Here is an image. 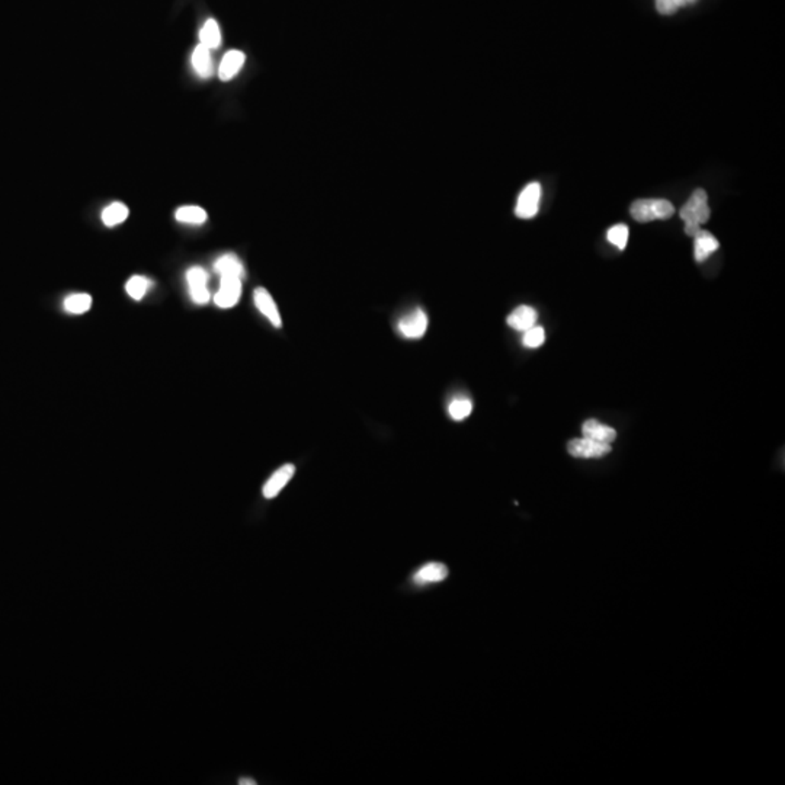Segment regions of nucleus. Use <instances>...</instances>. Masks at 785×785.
I'll list each match as a JSON object with an SVG mask.
<instances>
[{"label": "nucleus", "instance_id": "nucleus-1", "mask_svg": "<svg viewBox=\"0 0 785 785\" xmlns=\"http://www.w3.org/2000/svg\"><path fill=\"white\" fill-rule=\"evenodd\" d=\"M680 216L685 223V233L694 237L701 230V224L707 223L711 216L708 197L704 189L694 191V194L689 197L685 205L681 208Z\"/></svg>", "mask_w": 785, "mask_h": 785}, {"label": "nucleus", "instance_id": "nucleus-2", "mask_svg": "<svg viewBox=\"0 0 785 785\" xmlns=\"http://www.w3.org/2000/svg\"><path fill=\"white\" fill-rule=\"evenodd\" d=\"M632 217L638 223H649L654 220H668L673 216L675 208L666 199H637L633 202Z\"/></svg>", "mask_w": 785, "mask_h": 785}, {"label": "nucleus", "instance_id": "nucleus-3", "mask_svg": "<svg viewBox=\"0 0 785 785\" xmlns=\"http://www.w3.org/2000/svg\"><path fill=\"white\" fill-rule=\"evenodd\" d=\"M567 453L575 458H602L611 453V445L582 436L567 444Z\"/></svg>", "mask_w": 785, "mask_h": 785}, {"label": "nucleus", "instance_id": "nucleus-4", "mask_svg": "<svg viewBox=\"0 0 785 785\" xmlns=\"http://www.w3.org/2000/svg\"><path fill=\"white\" fill-rule=\"evenodd\" d=\"M540 199H541V185L537 182H532L522 189L519 194L515 214L516 217L528 220L537 216L540 208Z\"/></svg>", "mask_w": 785, "mask_h": 785}, {"label": "nucleus", "instance_id": "nucleus-5", "mask_svg": "<svg viewBox=\"0 0 785 785\" xmlns=\"http://www.w3.org/2000/svg\"><path fill=\"white\" fill-rule=\"evenodd\" d=\"M427 316L422 308H414V310L406 316H403L399 323L397 329L400 335L406 339H421L427 330Z\"/></svg>", "mask_w": 785, "mask_h": 785}, {"label": "nucleus", "instance_id": "nucleus-6", "mask_svg": "<svg viewBox=\"0 0 785 785\" xmlns=\"http://www.w3.org/2000/svg\"><path fill=\"white\" fill-rule=\"evenodd\" d=\"M220 290L214 297V303L220 308H232L240 300L242 278L239 277H220Z\"/></svg>", "mask_w": 785, "mask_h": 785}, {"label": "nucleus", "instance_id": "nucleus-7", "mask_svg": "<svg viewBox=\"0 0 785 785\" xmlns=\"http://www.w3.org/2000/svg\"><path fill=\"white\" fill-rule=\"evenodd\" d=\"M186 281L192 301L199 306L207 304L210 301V291L207 288L208 284L207 271L199 266H194L186 272Z\"/></svg>", "mask_w": 785, "mask_h": 785}, {"label": "nucleus", "instance_id": "nucleus-8", "mask_svg": "<svg viewBox=\"0 0 785 785\" xmlns=\"http://www.w3.org/2000/svg\"><path fill=\"white\" fill-rule=\"evenodd\" d=\"M253 301L258 310L264 314L269 322L272 323V326L275 327H281L282 326V320H281V314L278 310V306L273 301L272 295L268 292V290L265 288H256L253 292Z\"/></svg>", "mask_w": 785, "mask_h": 785}, {"label": "nucleus", "instance_id": "nucleus-9", "mask_svg": "<svg viewBox=\"0 0 785 785\" xmlns=\"http://www.w3.org/2000/svg\"><path fill=\"white\" fill-rule=\"evenodd\" d=\"M295 473V467L292 464H285L281 469H278L275 473H273L269 480L264 484V489H262V493L266 499H273L277 497L281 490L284 489L285 486L288 484V482L292 479V475Z\"/></svg>", "mask_w": 785, "mask_h": 785}, {"label": "nucleus", "instance_id": "nucleus-10", "mask_svg": "<svg viewBox=\"0 0 785 785\" xmlns=\"http://www.w3.org/2000/svg\"><path fill=\"white\" fill-rule=\"evenodd\" d=\"M537 319H538V313L535 308L529 307V306H519L516 307L515 310L508 316V326L512 327L514 330L518 332H527L528 329L534 327L535 323H537Z\"/></svg>", "mask_w": 785, "mask_h": 785}, {"label": "nucleus", "instance_id": "nucleus-11", "mask_svg": "<svg viewBox=\"0 0 785 785\" xmlns=\"http://www.w3.org/2000/svg\"><path fill=\"white\" fill-rule=\"evenodd\" d=\"M582 435H584L585 438L593 439V441H598L602 444H610V445L616 439V431L614 429V427L599 423L598 421H595V419H589L584 423V426H582Z\"/></svg>", "mask_w": 785, "mask_h": 785}, {"label": "nucleus", "instance_id": "nucleus-12", "mask_svg": "<svg viewBox=\"0 0 785 785\" xmlns=\"http://www.w3.org/2000/svg\"><path fill=\"white\" fill-rule=\"evenodd\" d=\"M245 60H246L245 53L239 50H230L229 53H225L219 67V77L223 82L232 80L242 70Z\"/></svg>", "mask_w": 785, "mask_h": 785}, {"label": "nucleus", "instance_id": "nucleus-13", "mask_svg": "<svg viewBox=\"0 0 785 785\" xmlns=\"http://www.w3.org/2000/svg\"><path fill=\"white\" fill-rule=\"evenodd\" d=\"M447 576H448V569L445 564L427 563L413 575V582L416 585L438 584V582H443Z\"/></svg>", "mask_w": 785, "mask_h": 785}, {"label": "nucleus", "instance_id": "nucleus-14", "mask_svg": "<svg viewBox=\"0 0 785 785\" xmlns=\"http://www.w3.org/2000/svg\"><path fill=\"white\" fill-rule=\"evenodd\" d=\"M694 256L697 262H704L719 249V242L714 236L707 230H699L694 236Z\"/></svg>", "mask_w": 785, "mask_h": 785}, {"label": "nucleus", "instance_id": "nucleus-15", "mask_svg": "<svg viewBox=\"0 0 785 785\" xmlns=\"http://www.w3.org/2000/svg\"><path fill=\"white\" fill-rule=\"evenodd\" d=\"M191 63H192L195 73L199 77L208 79L212 76L214 63H212V57H211V50H208L207 47H204L202 44L195 47V50H194L192 57H191Z\"/></svg>", "mask_w": 785, "mask_h": 785}, {"label": "nucleus", "instance_id": "nucleus-16", "mask_svg": "<svg viewBox=\"0 0 785 785\" xmlns=\"http://www.w3.org/2000/svg\"><path fill=\"white\" fill-rule=\"evenodd\" d=\"M214 269H216L220 277H239L242 279L245 277L243 264L233 253H225L220 256L216 260V264H214Z\"/></svg>", "mask_w": 785, "mask_h": 785}, {"label": "nucleus", "instance_id": "nucleus-17", "mask_svg": "<svg viewBox=\"0 0 785 785\" xmlns=\"http://www.w3.org/2000/svg\"><path fill=\"white\" fill-rule=\"evenodd\" d=\"M199 44L208 50H216L221 45V31L216 19H208L199 31Z\"/></svg>", "mask_w": 785, "mask_h": 785}, {"label": "nucleus", "instance_id": "nucleus-18", "mask_svg": "<svg viewBox=\"0 0 785 785\" xmlns=\"http://www.w3.org/2000/svg\"><path fill=\"white\" fill-rule=\"evenodd\" d=\"M128 208L121 202H114V204L106 207L102 211V221L106 227H115V225L121 224L128 217Z\"/></svg>", "mask_w": 785, "mask_h": 785}, {"label": "nucleus", "instance_id": "nucleus-19", "mask_svg": "<svg viewBox=\"0 0 785 785\" xmlns=\"http://www.w3.org/2000/svg\"><path fill=\"white\" fill-rule=\"evenodd\" d=\"M175 217L177 221L186 224H204L207 221V211L198 205H185L176 211Z\"/></svg>", "mask_w": 785, "mask_h": 785}, {"label": "nucleus", "instance_id": "nucleus-20", "mask_svg": "<svg viewBox=\"0 0 785 785\" xmlns=\"http://www.w3.org/2000/svg\"><path fill=\"white\" fill-rule=\"evenodd\" d=\"M92 297L89 294H73L64 300L66 312L71 314H83L90 310Z\"/></svg>", "mask_w": 785, "mask_h": 785}, {"label": "nucleus", "instance_id": "nucleus-21", "mask_svg": "<svg viewBox=\"0 0 785 785\" xmlns=\"http://www.w3.org/2000/svg\"><path fill=\"white\" fill-rule=\"evenodd\" d=\"M150 287H151V281L149 278L141 277V275H134L128 279V282L125 285V290H127V294L131 297V299L138 301L147 294Z\"/></svg>", "mask_w": 785, "mask_h": 785}, {"label": "nucleus", "instance_id": "nucleus-22", "mask_svg": "<svg viewBox=\"0 0 785 785\" xmlns=\"http://www.w3.org/2000/svg\"><path fill=\"white\" fill-rule=\"evenodd\" d=\"M471 412H473V403H471V400H469L466 397L454 399L448 406V413L451 416V419L456 421V422H461L464 419H467Z\"/></svg>", "mask_w": 785, "mask_h": 785}, {"label": "nucleus", "instance_id": "nucleus-23", "mask_svg": "<svg viewBox=\"0 0 785 785\" xmlns=\"http://www.w3.org/2000/svg\"><path fill=\"white\" fill-rule=\"evenodd\" d=\"M544 342H545V332L541 326L535 325L534 327L528 329L527 332H523V336H522L523 347H527L529 349H535V348H540Z\"/></svg>", "mask_w": 785, "mask_h": 785}, {"label": "nucleus", "instance_id": "nucleus-24", "mask_svg": "<svg viewBox=\"0 0 785 785\" xmlns=\"http://www.w3.org/2000/svg\"><path fill=\"white\" fill-rule=\"evenodd\" d=\"M628 234H630V232H628V227L625 224H616V225H612V227L608 230V234H606V237H608L610 243H612L615 247L620 249V251H624L625 246H627V242H628Z\"/></svg>", "mask_w": 785, "mask_h": 785}, {"label": "nucleus", "instance_id": "nucleus-25", "mask_svg": "<svg viewBox=\"0 0 785 785\" xmlns=\"http://www.w3.org/2000/svg\"><path fill=\"white\" fill-rule=\"evenodd\" d=\"M695 2L697 0H656V9L662 15H673L680 8Z\"/></svg>", "mask_w": 785, "mask_h": 785}, {"label": "nucleus", "instance_id": "nucleus-26", "mask_svg": "<svg viewBox=\"0 0 785 785\" xmlns=\"http://www.w3.org/2000/svg\"><path fill=\"white\" fill-rule=\"evenodd\" d=\"M239 784H240V785H255L256 781L252 780V778H242V780L239 781Z\"/></svg>", "mask_w": 785, "mask_h": 785}]
</instances>
